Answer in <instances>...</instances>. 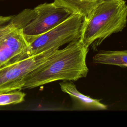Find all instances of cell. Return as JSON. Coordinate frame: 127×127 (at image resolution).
I'll list each match as a JSON object with an SVG mask.
<instances>
[{"label": "cell", "instance_id": "cell-8", "mask_svg": "<svg viewBox=\"0 0 127 127\" xmlns=\"http://www.w3.org/2000/svg\"><path fill=\"white\" fill-rule=\"evenodd\" d=\"M104 0H54L57 5L72 13H78L87 18L95 7Z\"/></svg>", "mask_w": 127, "mask_h": 127}, {"label": "cell", "instance_id": "cell-7", "mask_svg": "<svg viewBox=\"0 0 127 127\" xmlns=\"http://www.w3.org/2000/svg\"><path fill=\"white\" fill-rule=\"evenodd\" d=\"M61 90L67 94L73 102V110H105L107 105L100 100L94 99L80 93L71 81H63L60 83Z\"/></svg>", "mask_w": 127, "mask_h": 127}, {"label": "cell", "instance_id": "cell-3", "mask_svg": "<svg viewBox=\"0 0 127 127\" xmlns=\"http://www.w3.org/2000/svg\"><path fill=\"white\" fill-rule=\"evenodd\" d=\"M85 19L80 14L73 13L64 22L44 33L32 37L25 35L29 46L20 60L46 51H54L65 44L79 40Z\"/></svg>", "mask_w": 127, "mask_h": 127}, {"label": "cell", "instance_id": "cell-1", "mask_svg": "<svg viewBox=\"0 0 127 127\" xmlns=\"http://www.w3.org/2000/svg\"><path fill=\"white\" fill-rule=\"evenodd\" d=\"M89 48L80 41L53 51L25 78L22 89H31L57 81H76L88 72L86 59Z\"/></svg>", "mask_w": 127, "mask_h": 127}, {"label": "cell", "instance_id": "cell-10", "mask_svg": "<svg viewBox=\"0 0 127 127\" xmlns=\"http://www.w3.org/2000/svg\"><path fill=\"white\" fill-rule=\"evenodd\" d=\"M25 94L19 91L0 93V106L15 104L23 102Z\"/></svg>", "mask_w": 127, "mask_h": 127}, {"label": "cell", "instance_id": "cell-2", "mask_svg": "<svg viewBox=\"0 0 127 127\" xmlns=\"http://www.w3.org/2000/svg\"><path fill=\"white\" fill-rule=\"evenodd\" d=\"M127 23L125 0H104L85 19L79 41L95 48L112 34L122 31Z\"/></svg>", "mask_w": 127, "mask_h": 127}, {"label": "cell", "instance_id": "cell-11", "mask_svg": "<svg viewBox=\"0 0 127 127\" xmlns=\"http://www.w3.org/2000/svg\"><path fill=\"white\" fill-rule=\"evenodd\" d=\"M12 16H0V29L11 19Z\"/></svg>", "mask_w": 127, "mask_h": 127}, {"label": "cell", "instance_id": "cell-4", "mask_svg": "<svg viewBox=\"0 0 127 127\" xmlns=\"http://www.w3.org/2000/svg\"><path fill=\"white\" fill-rule=\"evenodd\" d=\"M34 9H25L0 29V67L20 60L29 46L23 28L35 16Z\"/></svg>", "mask_w": 127, "mask_h": 127}, {"label": "cell", "instance_id": "cell-9", "mask_svg": "<svg viewBox=\"0 0 127 127\" xmlns=\"http://www.w3.org/2000/svg\"><path fill=\"white\" fill-rule=\"evenodd\" d=\"M96 64L115 65L121 67H127V50L123 51L101 50L93 57Z\"/></svg>", "mask_w": 127, "mask_h": 127}, {"label": "cell", "instance_id": "cell-6", "mask_svg": "<svg viewBox=\"0 0 127 127\" xmlns=\"http://www.w3.org/2000/svg\"><path fill=\"white\" fill-rule=\"evenodd\" d=\"M34 9L35 17L23 28V32L28 37L36 36L50 30L73 14L54 2L40 4Z\"/></svg>", "mask_w": 127, "mask_h": 127}, {"label": "cell", "instance_id": "cell-5", "mask_svg": "<svg viewBox=\"0 0 127 127\" xmlns=\"http://www.w3.org/2000/svg\"><path fill=\"white\" fill-rule=\"evenodd\" d=\"M53 51L30 56L0 67V93L22 89L25 77L42 64Z\"/></svg>", "mask_w": 127, "mask_h": 127}]
</instances>
